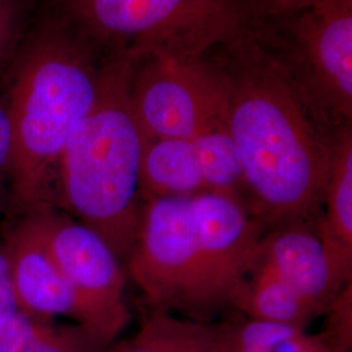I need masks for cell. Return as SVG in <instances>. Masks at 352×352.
I'll return each mask as SVG.
<instances>
[{"label":"cell","instance_id":"obj_17","mask_svg":"<svg viewBox=\"0 0 352 352\" xmlns=\"http://www.w3.org/2000/svg\"><path fill=\"white\" fill-rule=\"evenodd\" d=\"M38 12L37 0H0V76Z\"/></svg>","mask_w":352,"mask_h":352},{"label":"cell","instance_id":"obj_3","mask_svg":"<svg viewBox=\"0 0 352 352\" xmlns=\"http://www.w3.org/2000/svg\"><path fill=\"white\" fill-rule=\"evenodd\" d=\"M104 65L82 38L38 10L0 76L12 129L10 215L56 208L60 155L97 101Z\"/></svg>","mask_w":352,"mask_h":352},{"label":"cell","instance_id":"obj_9","mask_svg":"<svg viewBox=\"0 0 352 352\" xmlns=\"http://www.w3.org/2000/svg\"><path fill=\"white\" fill-rule=\"evenodd\" d=\"M1 228V251L11 272L19 309L41 316H72L84 327L78 298L55 264L30 213L14 214Z\"/></svg>","mask_w":352,"mask_h":352},{"label":"cell","instance_id":"obj_5","mask_svg":"<svg viewBox=\"0 0 352 352\" xmlns=\"http://www.w3.org/2000/svg\"><path fill=\"white\" fill-rule=\"evenodd\" d=\"M104 60L204 56L254 30V0H37Z\"/></svg>","mask_w":352,"mask_h":352},{"label":"cell","instance_id":"obj_15","mask_svg":"<svg viewBox=\"0 0 352 352\" xmlns=\"http://www.w3.org/2000/svg\"><path fill=\"white\" fill-rule=\"evenodd\" d=\"M119 352H225L217 322L149 314Z\"/></svg>","mask_w":352,"mask_h":352},{"label":"cell","instance_id":"obj_4","mask_svg":"<svg viewBox=\"0 0 352 352\" xmlns=\"http://www.w3.org/2000/svg\"><path fill=\"white\" fill-rule=\"evenodd\" d=\"M132 65L106 60L97 101L65 144L56 208L96 231L126 265L140 215L144 136L131 101Z\"/></svg>","mask_w":352,"mask_h":352},{"label":"cell","instance_id":"obj_18","mask_svg":"<svg viewBox=\"0 0 352 352\" xmlns=\"http://www.w3.org/2000/svg\"><path fill=\"white\" fill-rule=\"evenodd\" d=\"M322 317L320 336L334 352L352 351V282L343 286L329 304Z\"/></svg>","mask_w":352,"mask_h":352},{"label":"cell","instance_id":"obj_22","mask_svg":"<svg viewBox=\"0 0 352 352\" xmlns=\"http://www.w3.org/2000/svg\"><path fill=\"white\" fill-rule=\"evenodd\" d=\"M316 1L320 0H254L261 17H270L296 11Z\"/></svg>","mask_w":352,"mask_h":352},{"label":"cell","instance_id":"obj_6","mask_svg":"<svg viewBox=\"0 0 352 352\" xmlns=\"http://www.w3.org/2000/svg\"><path fill=\"white\" fill-rule=\"evenodd\" d=\"M253 34L285 67L325 135L352 126V0L261 17Z\"/></svg>","mask_w":352,"mask_h":352},{"label":"cell","instance_id":"obj_21","mask_svg":"<svg viewBox=\"0 0 352 352\" xmlns=\"http://www.w3.org/2000/svg\"><path fill=\"white\" fill-rule=\"evenodd\" d=\"M19 311L7 258L0 248V327Z\"/></svg>","mask_w":352,"mask_h":352},{"label":"cell","instance_id":"obj_10","mask_svg":"<svg viewBox=\"0 0 352 352\" xmlns=\"http://www.w3.org/2000/svg\"><path fill=\"white\" fill-rule=\"evenodd\" d=\"M316 221H294L266 230L253 265L270 272L305 299L327 311L337 286Z\"/></svg>","mask_w":352,"mask_h":352},{"label":"cell","instance_id":"obj_16","mask_svg":"<svg viewBox=\"0 0 352 352\" xmlns=\"http://www.w3.org/2000/svg\"><path fill=\"white\" fill-rule=\"evenodd\" d=\"M193 144L206 190L235 197L250 209L244 167L228 128L208 131Z\"/></svg>","mask_w":352,"mask_h":352},{"label":"cell","instance_id":"obj_2","mask_svg":"<svg viewBox=\"0 0 352 352\" xmlns=\"http://www.w3.org/2000/svg\"><path fill=\"white\" fill-rule=\"evenodd\" d=\"M267 227L222 193L142 202L126 277L149 314L213 322L231 311Z\"/></svg>","mask_w":352,"mask_h":352},{"label":"cell","instance_id":"obj_8","mask_svg":"<svg viewBox=\"0 0 352 352\" xmlns=\"http://www.w3.org/2000/svg\"><path fill=\"white\" fill-rule=\"evenodd\" d=\"M29 213L78 298L84 330L94 342L113 340L131 318L124 265L96 231L63 210L43 208Z\"/></svg>","mask_w":352,"mask_h":352},{"label":"cell","instance_id":"obj_20","mask_svg":"<svg viewBox=\"0 0 352 352\" xmlns=\"http://www.w3.org/2000/svg\"><path fill=\"white\" fill-rule=\"evenodd\" d=\"M12 129L6 100L0 90V218L11 213Z\"/></svg>","mask_w":352,"mask_h":352},{"label":"cell","instance_id":"obj_13","mask_svg":"<svg viewBox=\"0 0 352 352\" xmlns=\"http://www.w3.org/2000/svg\"><path fill=\"white\" fill-rule=\"evenodd\" d=\"M308 329L325 311L257 265H251L231 300V312Z\"/></svg>","mask_w":352,"mask_h":352},{"label":"cell","instance_id":"obj_1","mask_svg":"<svg viewBox=\"0 0 352 352\" xmlns=\"http://www.w3.org/2000/svg\"><path fill=\"white\" fill-rule=\"evenodd\" d=\"M210 54L227 76V128L251 213L267 228L316 221L334 138L317 126L285 67L253 32Z\"/></svg>","mask_w":352,"mask_h":352},{"label":"cell","instance_id":"obj_7","mask_svg":"<svg viewBox=\"0 0 352 352\" xmlns=\"http://www.w3.org/2000/svg\"><path fill=\"white\" fill-rule=\"evenodd\" d=\"M131 101L144 140H193L227 126L230 88L212 54H161L132 65Z\"/></svg>","mask_w":352,"mask_h":352},{"label":"cell","instance_id":"obj_14","mask_svg":"<svg viewBox=\"0 0 352 352\" xmlns=\"http://www.w3.org/2000/svg\"><path fill=\"white\" fill-rule=\"evenodd\" d=\"M225 352H334L320 333L234 312L215 321Z\"/></svg>","mask_w":352,"mask_h":352},{"label":"cell","instance_id":"obj_23","mask_svg":"<svg viewBox=\"0 0 352 352\" xmlns=\"http://www.w3.org/2000/svg\"><path fill=\"white\" fill-rule=\"evenodd\" d=\"M34 352H78V347L67 337H43L41 334Z\"/></svg>","mask_w":352,"mask_h":352},{"label":"cell","instance_id":"obj_11","mask_svg":"<svg viewBox=\"0 0 352 352\" xmlns=\"http://www.w3.org/2000/svg\"><path fill=\"white\" fill-rule=\"evenodd\" d=\"M315 226L334 280L342 289L352 282V126L333 139L327 186Z\"/></svg>","mask_w":352,"mask_h":352},{"label":"cell","instance_id":"obj_12","mask_svg":"<svg viewBox=\"0 0 352 352\" xmlns=\"http://www.w3.org/2000/svg\"><path fill=\"white\" fill-rule=\"evenodd\" d=\"M208 192L193 140L144 141L140 168L141 201L189 197Z\"/></svg>","mask_w":352,"mask_h":352},{"label":"cell","instance_id":"obj_19","mask_svg":"<svg viewBox=\"0 0 352 352\" xmlns=\"http://www.w3.org/2000/svg\"><path fill=\"white\" fill-rule=\"evenodd\" d=\"M41 333L30 315L19 309L0 327V352H34Z\"/></svg>","mask_w":352,"mask_h":352}]
</instances>
